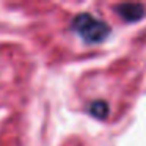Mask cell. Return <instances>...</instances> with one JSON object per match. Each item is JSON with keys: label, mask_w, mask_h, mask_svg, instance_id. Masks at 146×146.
Returning a JSON list of instances; mask_svg holds the SVG:
<instances>
[{"label": "cell", "mask_w": 146, "mask_h": 146, "mask_svg": "<svg viewBox=\"0 0 146 146\" xmlns=\"http://www.w3.org/2000/svg\"><path fill=\"white\" fill-rule=\"evenodd\" d=\"M90 111H91V115H94L96 118H104L108 111V107L104 102H93V104L90 105Z\"/></svg>", "instance_id": "obj_3"}, {"label": "cell", "mask_w": 146, "mask_h": 146, "mask_svg": "<svg viewBox=\"0 0 146 146\" xmlns=\"http://www.w3.org/2000/svg\"><path fill=\"white\" fill-rule=\"evenodd\" d=\"M72 30L88 44H98L110 35V27L90 13H80L72 19Z\"/></svg>", "instance_id": "obj_1"}, {"label": "cell", "mask_w": 146, "mask_h": 146, "mask_svg": "<svg viewBox=\"0 0 146 146\" xmlns=\"http://www.w3.org/2000/svg\"><path fill=\"white\" fill-rule=\"evenodd\" d=\"M116 13L127 22H137L146 14V7L141 3H121L116 7Z\"/></svg>", "instance_id": "obj_2"}]
</instances>
